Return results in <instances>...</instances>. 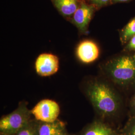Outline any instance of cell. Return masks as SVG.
<instances>
[{
	"mask_svg": "<svg viewBox=\"0 0 135 135\" xmlns=\"http://www.w3.org/2000/svg\"><path fill=\"white\" fill-rule=\"evenodd\" d=\"M103 72L112 83L123 89L135 85V61L132 54L125 53L104 63Z\"/></svg>",
	"mask_w": 135,
	"mask_h": 135,
	"instance_id": "cell-2",
	"label": "cell"
},
{
	"mask_svg": "<svg viewBox=\"0 0 135 135\" xmlns=\"http://www.w3.org/2000/svg\"><path fill=\"white\" fill-rule=\"evenodd\" d=\"M134 53L132 54V56H133V57L134 58V60H135V52H133Z\"/></svg>",
	"mask_w": 135,
	"mask_h": 135,
	"instance_id": "cell-19",
	"label": "cell"
},
{
	"mask_svg": "<svg viewBox=\"0 0 135 135\" xmlns=\"http://www.w3.org/2000/svg\"><path fill=\"white\" fill-rule=\"evenodd\" d=\"M130 116H135V92L131 99L129 104Z\"/></svg>",
	"mask_w": 135,
	"mask_h": 135,
	"instance_id": "cell-16",
	"label": "cell"
},
{
	"mask_svg": "<svg viewBox=\"0 0 135 135\" xmlns=\"http://www.w3.org/2000/svg\"><path fill=\"white\" fill-rule=\"evenodd\" d=\"M133 0H112V4H116V3H125L130 2Z\"/></svg>",
	"mask_w": 135,
	"mask_h": 135,
	"instance_id": "cell-17",
	"label": "cell"
},
{
	"mask_svg": "<svg viewBox=\"0 0 135 135\" xmlns=\"http://www.w3.org/2000/svg\"><path fill=\"white\" fill-rule=\"evenodd\" d=\"M85 93L95 110L103 119L119 116L123 101L120 94L109 83L95 79L87 83Z\"/></svg>",
	"mask_w": 135,
	"mask_h": 135,
	"instance_id": "cell-1",
	"label": "cell"
},
{
	"mask_svg": "<svg viewBox=\"0 0 135 135\" xmlns=\"http://www.w3.org/2000/svg\"><path fill=\"white\" fill-rule=\"evenodd\" d=\"M0 135H2V134H0Z\"/></svg>",
	"mask_w": 135,
	"mask_h": 135,
	"instance_id": "cell-20",
	"label": "cell"
},
{
	"mask_svg": "<svg viewBox=\"0 0 135 135\" xmlns=\"http://www.w3.org/2000/svg\"><path fill=\"white\" fill-rule=\"evenodd\" d=\"M96 8L92 5L82 3L76 10L73 16L74 24L82 32L87 31L88 26Z\"/></svg>",
	"mask_w": 135,
	"mask_h": 135,
	"instance_id": "cell-6",
	"label": "cell"
},
{
	"mask_svg": "<svg viewBox=\"0 0 135 135\" xmlns=\"http://www.w3.org/2000/svg\"><path fill=\"white\" fill-rule=\"evenodd\" d=\"M37 73L41 76L47 77L54 75L59 69V59L51 54H42L35 63Z\"/></svg>",
	"mask_w": 135,
	"mask_h": 135,
	"instance_id": "cell-5",
	"label": "cell"
},
{
	"mask_svg": "<svg viewBox=\"0 0 135 135\" xmlns=\"http://www.w3.org/2000/svg\"><path fill=\"white\" fill-rule=\"evenodd\" d=\"M56 7L65 16H71L77 10V0H54Z\"/></svg>",
	"mask_w": 135,
	"mask_h": 135,
	"instance_id": "cell-10",
	"label": "cell"
},
{
	"mask_svg": "<svg viewBox=\"0 0 135 135\" xmlns=\"http://www.w3.org/2000/svg\"><path fill=\"white\" fill-rule=\"evenodd\" d=\"M100 51L96 44L91 40H85L80 44L77 49V55L83 63L89 64L96 61Z\"/></svg>",
	"mask_w": 135,
	"mask_h": 135,
	"instance_id": "cell-7",
	"label": "cell"
},
{
	"mask_svg": "<svg viewBox=\"0 0 135 135\" xmlns=\"http://www.w3.org/2000/svg\"><path fill=\"white\" fill-rule=\"evenodd\" d=\"M80 135H120L114 127L104 121L97 120L86 126Z\"/></svg>",
	"mask_w": 135,
	"mask_h": 135,
	"instance_id": "cell-8",
	"label": "cell"
},
{
	"mask_svg": "<svg viewBox=\"0 0 135 135\" xmlns=\"http://www.w3.org/2000/svg\"><path fill=\"white\" fill-rule=\"evenodd\" d=\"M60 135H69L68 134L67 132H66V130L64 132H63V133Z\"/></svg>",
	"mask_w": 135,
	"mask_h": 135,
	"instance_id": "cell-18",
	"label": "cell"
},
{
	"mask_svg": "<svg viewBox=\"0 0 135 135\" xmlns=\"http://www.w3.org/2000/svg\"><path fill=\"white\" fill-rule=\"evenodd\" d=\"M31 112L26 102H22L18 107L0 120V134L16 135L31 119Z\"/></svg>",
	"mask_w": 135,
	"mask_h": 135,
	"instance_id": "cell-3",
	"label": "cell"
},
{
	"mask_svg": "<svg viewBox=\"0 0 135 135\" xmlns=\"http://www.w3.org/2000/svg\"><path fill=\"white\" fill-rule=\"evenodd\" d=\"M120 40L123 46H125L132 37L135 35V17L121 29L119 32Z\"/></svg>",
	"mask_w": 135,
	"mask_h": 135,
	"instance_id": "cell-11",
	"label": "cell"
},
{
	"mask_svg": "<svg viewBox=\"0 0 135 135\" xmlns=\"http://www.w3.org/2000/svg\"><path fill=\"white\" fill-rule=\"evenodd\" d=\"M65 130V123L59 119L53 123H39V135H60Z\"/></svg>",
	"mask_w": 135,
	"mask_h": 135,
	"instance_id": "cell-9",
	"label": "cell"
},
{
	"mask_svg": "<svg viewBox=\"0 0 135 135\" xmlns=\"http://www.w3.org/2000/svg\"><path fill=\"white\" fill-rule=\"evenodd\" d=\"M31 112L36 120L45 123H53L58 120L60 109L56 102L45 99L39 102Z\"/></svg>",
	"mask_w": 135,
	"mask_h": 135,
	"instance_id": "cell-4",
	"label": "cell"
},
{
	"mask_svg": "<svg viewBox=\"0 0 135 135\" xmlns=\"http://www.w3.org/2000/svg\"><path fill=\"white\" fill-rule=\"evenodd\" d=\"M112 0H90L92 5H94L96 8H102L104 6L112 4Z\"/></svg>",
	"mask_w": 135,
	"mask_h": 135,
	"instance_id": "cell-15",
	"label": "cell"
},
{
	"mask_svg": "<svg viewBox=\"0 0 135 135\" xmlns=\"http://www.w3.org/2000/svg\"><path fill=\"white\" fill-rule=\"evenodd\" d=\"M135 52V35L131 38L124 46L123 52L131 53Z\"/></svg>",
	"mask_w": 135,
	"mask_h": 135,
	"instance_id": "cell-14",
	"label": "cell"
},
{
	"mask_svg": "<svg viewBox=\"0 0 135 135\" xmlns=\"http://www.w3.org/2000/svg\"><path fill=\"white\" fill-rule=\"evenodd\" d=\"M40 122L31 120L16 135H39Z\"/></svg>",
	"mask_w": 135,
	"mask_h": 135,
	"instance_id": "cell-12",
	"label": "cell"
},
{
	"mask_svg": "<svg viewBox=\"0 0 135 135\" xmlns=\"http://www.w3.org/2000/svg\"><path fill=\"white\" fill-rule=\"evenodd\" d=\"M120 135H135V116L129 117L125 125L120 131Z\"/></svg>",
	"mask_w": 135,
	"mask_h": 135,
	"instance_id": "cell-13",
	"label": "cell"
}]
</instances>
